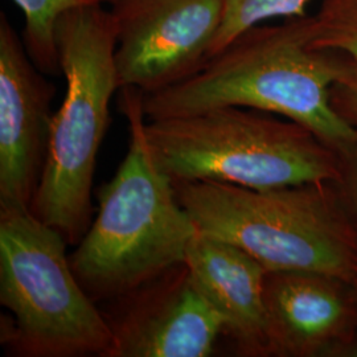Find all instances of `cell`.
Listing matches in <instances>:
<instances>
[{
	"instance_id": "cell-17",
	"label": "cell",
	"mask_w": 357,
	"mask_h": 357,
	"mask_svg": "<svg viewBox=\"0 0 357 357\" xmlns=\"http://www.w3.org/2000/svg\"><path fill=\"white\" fill-rule=\"evenodd\" d=\"M90 1L91 4H101L102 6L103 3H115L116 0H88Z\"/></svg>"
},
{
	"instance_id": "cell-13",
	"label": "cell",
	"mask_w": 357,
	"mask_h": 357,
	"mask_svg": "<svg viewBox=\"0 0 357 357\" xmlns=\"http://www.w3.org/2000/svg\"><path fill=\"white\" fill-rule=\"evenodd\" d=\"M310 0H222L224 13L211 57L225 50L246 31L275 17L305 16Z\"/></svg>"
},
{
	"instance_id": "cell-4",
	"label": "cell",
	"mask_w": 357,
	"mask_h": 357,
	"mask_svg": "<svg viewBox=\"0 0 357 357\" xmlns=\"http://www.w3.org/2000/svg\"><path fill=\"white\" fill-rule=\"evenodd\" d=\"M155 163L174 183L218 181L253 190L333 183L342 155L281 115L240 106L144 123Z\"/></svg>"
},
{
	"instance_id": "cell-11",
	"label": "cell",
	"mask_w": 357,
	"mask_h": 357,
	"mask_svg": "<svg viewBox=\"0 0 357 357\" xmlns=\"http://www.w3.org/2000/svg\"><path fill=\"white\" fill-rule=\"evenodd\" d=\"M184 264L240 349L248 355H270L265 308L268 270L243 249L199 230Z\"/></svg>"
},
{
	"instance_id": "cell-10",
	"label": "cell",
	"mask_w": 357,
	"mask_h": 357,
	"mask_svg": "<svg viewBox=\"0 0 357 357\" xmlns=\"http://www.w3.org/2000/svg\"><path fill=\"white\" fill-rule=\"evenodd\" d=\"M347 282L307 271H268L265 308L270 355L317 357L348 351L357 302Z\"/></svg>"
},
{
	"instance_id": "cell-15",
	"label": "cell",
	"mask_w": 357,
	"mask_h": 357,
	"mask_svg": "<svg viewBox=\"0 0 357 357\" xmlns=\"http://www.w3.org/2000/svg\"><path fill=\"white\" fill-rule=\"evenodd\" d=\"M331 100L335 110L357 130V68L355 65L332 86Z\"/></svg>"
},
{
	"instance_id": "cell-14",
	"label": "cell",
	"mask_w": 357,
	"mask_h": 357,
	"mask_svg": "<svg viewBox=\"0 0 357 357\" xmlns=\"http://www.w3.org/2000/svg\"><path fill=\"white\" fill-rule=\"evenodd\" d=\"M312 41L336 52L357 68V0H323L311 16Z\"/></svg>"
},
{
	"instance_id": "cell-12",
	"label": "cell",
	"mask_w": 357,
	"mask_h": 357,
	"mask_svg": "<svg viewBox=\"0 0 357 357\" xmlns=\"http://www.w3.org/2000/svg\"><path fill=\"white\" fill-rule=\"evenodd\" d=\"M24 15L23 44L32 63L50 76L61 73L57 28L65 13L91 4L88 0H13Z\"/></svg>"
},
{
	"instance_id": "cell-8",
	"label": "cell",
	"mask_w": 357,
	"mask_h": 357,
	"mask_svg": "<svg viewBox=\"0 0 357 357\" xmlns=\"http://www.w3.org/2000/svg\"><path fill=\"white\" fill-rule=\"evenodd\" d=\"M115 302L118 310L105 315L113 333L110 357H208L225 333L185 264Z\"/></svg>"
},
{
	"instance_id": "cell-3",
	"label": "cell",
	"mask_w": 357,
	"mask_h": 357,
	"mask_svg": "<svg viewBox=\"0 0 357 357\" xmlns=\"http://www.w3.org/2000/svg\"><path fill=\"white\" fill-rule=\"evenodd\" d=\"M332 185L339 184L175 183L199 231L243 249L268 271L319 273L357 287V225Z\"/></svg>"
},
{
	"instance_id": "cell-1",
	"label": "cell",
	"mask_w": 357,
	"mask_h": 357,
	"mask_svg": "<svg viewBox=\"0 0 357 357\" xmlns=\"http://www.w3.org/2000/svg\"><path fill=\"white\" fill-rule=\"evenodd\" d=\"M354 65L312 41L311 16L255 26L176 84L143 93L149 121L240 106L281 115L310 130L340 155L357 146V130L335 110L332 86Z\"/></svg>"
},
{
	"instance_id": "cell-16",
	"label": "cell",
	"mask_w": 357,
	"mask_h": 357,
	"mask_svg": "<svg viewBox=\"0 0 357 357\" xmlns=\"http://www.w3.org/2000/svg\"><path fill=\"white\" fill-rule=\"evenodd\" d=\"M343 160V178L339 185L343 187L345 203L357 222V146L351 151L342 155Z\"/></svg>"
},
{
	"instance_id": "cell-6",
	"label": "cell",
	"mask_w": 357,
	"mask_h": 357,
	"mask_svg": "<svg viewBox=\"0 0 357 357\" xmlns=\"http://www.w3.org/2000/svg\"><path fill=\"white\" fill-rule=\"evenodd\" d=\"M64 236L29 208L0 206L1 343L17 356L110 357L113 333L81 286Z\"/></svg>"
},
{
	"instance_id": "cell-5",
	"label": "cell",
	"mask_w": 357,
	"mask_h": 357,
	"mask_svg": "<svg viewBox=\"0 0 357 357\" xmlns=\"http://www.w3.org/2000/svg\"><path fill=\"white\" fill-rule=\"evenodd\" d=\"M64 100L53 115L47 165L31 211L69 245L93 221L97 155L110 122L118 85L116 26L112 11L86 4L65 13L57 28Z\"/></svg>"
},
{
	"instance_id": "cell-9",
	"label": "cell",
	"mask_w": 357,
	"mask_h": 357,
	"mask_svg": "<svg viewBox=\"0 0 357 357\" xmlns=\"http://www.w3.org/2000/svg\"><path fill=\"white\" fill-rule=\"evenodd\" d=\"M54 93L1 13L0 206H32L50 151Z\"/></svg>"
},
{
	"instance_id": "cell-2",
	"label": "cell",
	"mask_w": 357,
	"mask_h": 357,
	"mask_svg": "<svg viewBox=\"0 0 357 357\" xmlns=\"http://www.w3.org/2000/svg\"><path fill=\"white\" fill-rule=\"evenodd\" d=\"M128 150L98 190V213L69 255L81 286L97 301H116L183 265L197 228L174 180L155 163L144 137L143 91L122 88Z\"/></svg>"
},
{
	"instance_id": "cell-7",
	"label": "cell",
	"mask_w": 357,
	"mask_h": 357,
	"mask_svg": "<svg viewBox=\"0 0 357 357\" xmlns=\"http://www.w3.org/2000/svg\"><path fill=\"white\" fill-rule=\"evenodd\" d=\"M118 85L146 93L193 75L209 60L222 0H116Z\"/></svg>"
}]
</instances>
